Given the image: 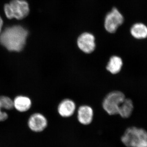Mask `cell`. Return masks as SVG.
<instances>
[{"mask_svg":"<svg viewBox=\"0 0 147 147\" xmlns=\"http://www.w3.org/2000/svg\"><path fill=\"white\" fill-rule=\"evenodd\" d=\"M48 121L44 115L40 113L32 114L28 121V126L31 130L36 133L42 132L47 128Z\"/></svg>","mask_w":147,"mask_h":147,"instance_id":"52a82bcc","label":"cell"},{"mask_svg":"<svg viewBox=\"0 0 147 147\" xmlns=\"http://www.w3.org/2000/svg\"><path fill=\"white\" fill-rule=\"evenodd\" d=\"M76 104L72 99L65 98L61 100L57 107L58 114L64 118L70 117L73 115L76 110Z\"/></svg>","mask_w":147,"mask_h":147,"instance_id":"ba28073f","label":"cell"},{"mask_svg":"<svg viewBox=\"0 0 147 147\" xmlns=\"http://www.w3.org/2000/svg\"><path fill=\"white\" fill-rule=\"evenodd\" d=\"M134 109L133 102L129 98H125L119 107L118 115L123 118H128L131 115Z\"/></svg>","mask_w":147,"mask_h":147,"instance_id":"7c38bea8","label":"cell"},{"mask_svg":"<svg viewBox=\"0 0 147 147\" xmlns=\"http://www.w3.org/2000/svg\"><path fill=\"white\" fill-rule=\"evenodd\" d=\"M123 65V62L120 57L114 55L110 57L106 66L107 71L113 74L120 72Z\"/></svg>","mask_w":147,"mask_h":147,"instance_id":"30bf717a","label":"cell"},{"mask_svg":"<svg viewBox=\"0 0 147 147\" xmlns=\"http://www.w3.org/2000/svg\"><path fill=\"white\" fill-rule=\"evenodd\" d=\"M94 115L93 108L88 105L80 106L77 111V119L79 123L84 125L90 124Z\"/></svg>","mask_w":147,"mask_h":147,"instance_id":"9c48e42d","label":"cell"},{"mask_svg":"<svg viewBox=\"0 0 147 147\" xmlns=\"http://www.w3.org/2000/svg\"><path fill=\"white\" fill-rule=\"evenodd\" d=\"M3 25V21L2 19L0 16V34L1 32L2 28Z\"/></svg>","mask_w":147,"mask_h":147,"instance_id":"9a60e30c","label":"cell"},{"mask_svg":"<svg viewBox=\"0 0 147 147\" xmlns=\"http://www.w3.org/2000/svg\"><path fill=\"white\" fill-rule=\"evenodd\" d=\"M28 32L20 26L6 28L0 34V43L9 51L20 52L26 44Z\"/></svg>","mask_w":147,"mask_h":147,"instance_id":"6da1fadb","label":"cell"},{"mask_svg":"<svg viewBox=\"0 0 147 147\" xmlns=\"http://www.w3.org/2000/svg\"><path fill=\"white\" fill-rule=\"evenodd\" d=\"M121 141L127 147H147V131L135 127H129L121 137Z\"/></svg>","mask_w":147,"mask_h":147,"instance_id":"7a4b0ae2","label":"cell"},{"mask_svg":"<svg viewBox=\"0 0 147 147\" xmlns=\"http://www.w3.org/2000/svg\"><path fill=\"white\" fill-rule=\"evenodd\" d=\"M14 108L13 101L5 96H0V122L3 121L8 118V115L3 109L10 110Z\"/></svg>","mask_w":147,"mask_h":147,"instance_id":"8fae6325","label":"cell"},{"mask_svg":"<svg viewBox=\"0 0 147 147\" xmlns=\"http://www.w3.org/2000/svg\"><path fill=\"white\" fill-rule=\"evenodd\" d=\"M130 33L136 39H145L147 38V27L142 23H136L131 26Z\"/></svg>","mask_w":147,"mask_h":147,"instance_id":"5bb4252c","label":"cell"},{"mask_svg":"<svg viewBox=\"0 0 147 147\" xmlns=\"http://www.w3.org/2000/svg\"><path fill=\"white\" fill-rule=\"evenodd\" d=\"M77 45L83 53L86 54H91L94 52L96 47L95 38L90 33H83L77 38Z\"/></svg>","mask_w":147,"mask_h":147,"instance_id":"8992f818","label":"cell"},{"mask_svg":"<svg viewBox=\"0 0 147 147\" xmlns=\"http://www.w3.org/2000/svg\"><path fill=\"white\" fill-rule=\"evenodd\" d=\"M124 21L122 14L118 9L114 7L105 16L104 27L105 30L110 33H115L119 27Z\"/></svg>","mask_w":147,"mask_h":147,"instance_id":"5b68a950","label":"cell"},{"mask_svg":"<svg viewBox=\"0 0 147 147\" xmlns=\"http://www.w3.org/2000/svg\"><path fill=\"white\" fill-rule=\"evenodd\" d=\"M125 98L122 92L119 91L110 92L102 100V108L110 115H118L119 107Z\"/></svg>","mask_w":147,"mask_h":147,"instance_id":"277c9868","label":"cell"},{"mask_svg":"<svg viewBox=\"0 0 147 147\" xmlns=\"http://www.w3.org/2000/svg\"><path fill=\"white\" fill-rule=\"evenodd\" d=\"M4 11L9 19L15 18L21 20L26 17L29 13L28 4L24 0H12L9 4L4 6Z\"/></svg>","mask_w":147,"mask_h":147,"instance_id":"3957f363","label":"cell"},{"mask_svg":"<svg viewBox=\"0 0 147 147\" xmlns=\"http://www.w3.org/2000/svg\"><path fill=\"white\" fill-rule=\"evenodd\" d=\"M13 102L14 108L21 112L28 111L32 105L31 100L29 98L21 96L16 97Z\"/></svg>","mask_w":147,"mask_h":147,"instance_id":"4fadbf2b","label":"cell"}]
</instances>
